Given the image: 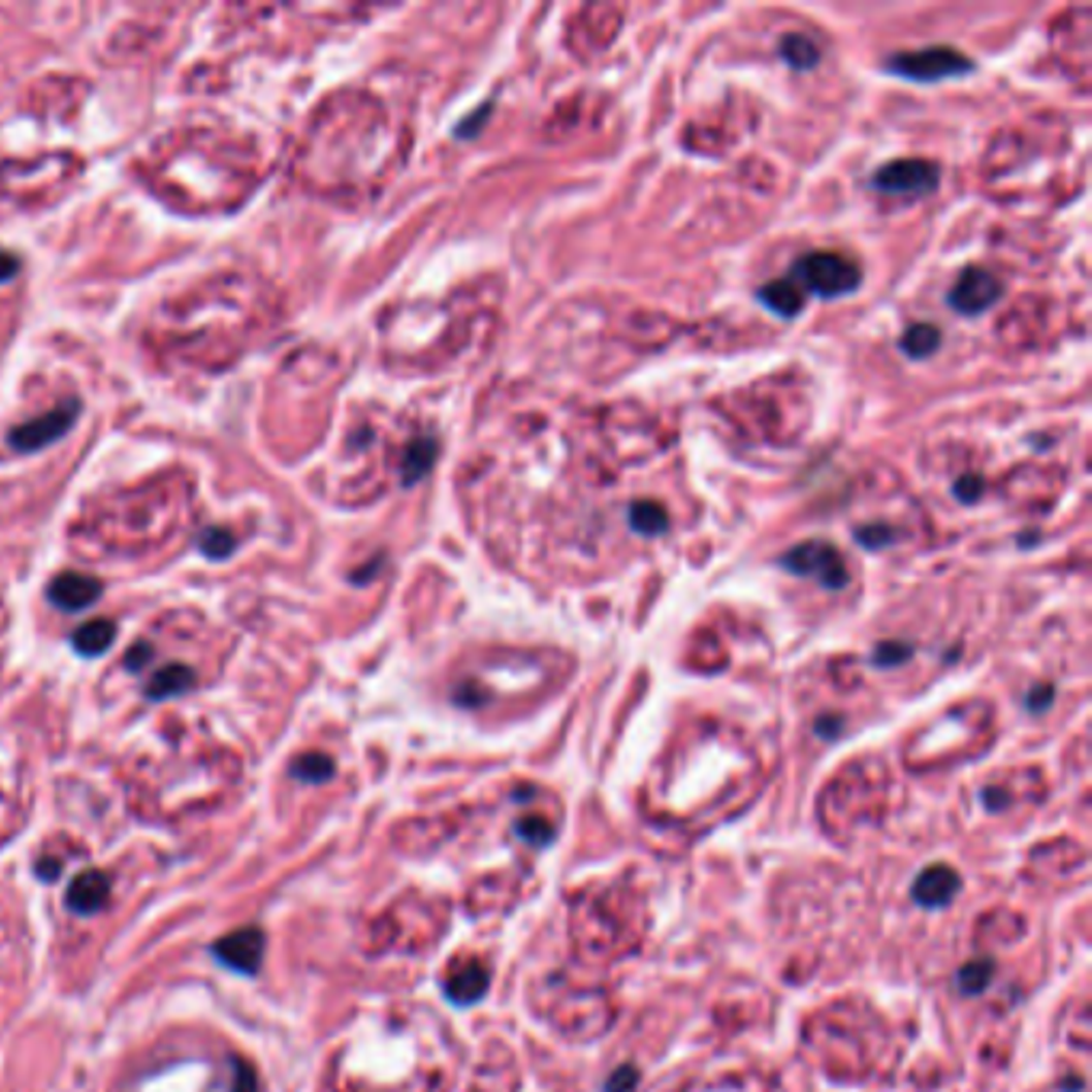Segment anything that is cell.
<instances>
[{
	"label": "cell",
	"instance_id": "obj_1",
	"mask_svg": "<svg viewBox=\"0 0 1092 1092\" xmlns=\"http://www.w3.org/2000/svg\"><path fill=\"white\" fill-rule=\"evenodd\" d=\"M795 283L801 286V292H814L821 298H839L859 289L862 269L842 254L817 251L795 263Z\"/></svg>",
	"mask_w": 1092,
	"mask_h": 1092
},
{
	"label": "cell",
	"instance_id": "obj_2",
	"mask_svg": "<svg viewBox=\"0 0 1092 1092\" xmlns=\"http://www.w3.org/2000/svg\"><path fill=\"white\" fill-rule=\"evenodd\" d=\"M778 565H782L785 571H792V574H798V577H814L827 589H842L849 583L846 560H842L836 545L821 542V539H810V542L795 545L792 551H785L782 557H778Z\"/></svg>",
	"mask_w": 1092,
	"mask_h": 1092
},
{
	"label": "cell",
	"instance_id": "obj_3",
	"mask_svg": "<svg viewBox=\"0 0 1092 1092\" xmlns=\"http://www.w3.org/2000/svg\"><path fill=\"white\" fill-rule=\"evenodd\" d=\"M888 71L907 77V81H942V77H955V74H967L974 68V61L961 55L958 49L949 45H932V49H920V52H900L894 58H888Z\"/></svg>",
	"mask_w": 1092,
	"mask_h": 1092
},
{
	"label": "cell",
	"instance_id": "obj_4",
	"mask_svg": "<svg viewBox=\"0 0 1092 1092\" xmlns=\"http://www.w3.org/2000/svg\"><path fill=\"white\" fill-rule=\"evenodd\" d=\"M871 186L881 193H897V196H929L935 186H939V167H935L932 161H920V158L891 161L875 170Z\"/></svg>",
	"mask_w": 1092,
	"mask_h": 1092
},
{
	"label": "cell",
	"instance_id": "obj_5",
	"mask_svg": "<svg viewBox=\"0 0 1092 1092\" xmlns=\"http://www.w3.org/2000/svg\"><path fill=\"white\" fill-rule=\"evenodd\" d=\"M263 952H266V935L257 926L234 929V932L225 935V939H218L212 945V955H215L218 964H225L228 971H237V974H247V977L260 971Z\"/></svg>",
	"mask_w": 1092,
	"mask_h": 1092
},
{
	"label": "cell",
	"instance_id": "obj_6",
	"mask_svg": "<svg viewBox=\"0 0 1092 1092\" xmlns=\"http://www.w3.org/2000/svg\"><path fill=\"white\" fill-rule=\"evenodd\" d=\"M1000 295H1003L1000 279L990 276V272L981 269V266H967V269L958 276L955 289L949 292V304H952L955 311H961V315H984L990 304L1000 301Z\"/></svg>",
	"mask_w": 1092,
	"mask_h": 1092
},
{
	"label": "cell",
	"instance_id": "obj_7",
	"mask_svg": "<svg viewBox=\"0 0 1092 1092\" xmlns=\"http://www.w3.org/2000/svg\"><path fill=\"white\" fill-rule=\"evenodd\" d=\"M77 420V404L68 400L65 408H55L52 414L39 417V420H29L23 426H17L10 432V446L20 449V452H36L49 443H55L58 436H65Z\"/></svg>",
	"mask_w": 1092,
	"mask_h": 1092
},
{
	"label": "cell",
	"instance_id": "obj_8",
	"mask_svg": "<svg viewBox=\"0 0 1092 1092\" xmlns=\"http://www.w3.org/2000/svg\"><path fill=\"white\" fill-rule=\"evenodd\" d=\"M106 900H109V878L103 875V871H97V868H90V871H81V875H74L71 885H68V894H65L68 910L84 913V917L103 910Z\"/></svg>",
	"mask_w": 1092,
	"mask_h": 1092
},
{
	"label": "cell",
	"instance_id": "obj_9",
	"mask_svg": "<svg viewBox=\"0 0 1092 1092\" xmlns=\"http://www.w3.org/2000/svg\"><path fill=\"white\" fill-rule=\"evenodd\" d=\"M100 592H103L100 580H93V577H87V574H71V571L61 574V577H55L52 586H49L52 603L61 606V609H68V612H77V609L93 606V603L100 600Z\"/></svg>",
	"mask_w": 1092,
	"mask_h": 1092
},
{
	"label": "cell",
	"instance_id": "obj_10",
	"mask_svg": "<svg viewBox=\"0 0 1092 1092\" xmlns=\"http://www.w3.org/2000/svg\"><path fill=\"white\" fill-rule=\"evenodd\" d=\"M958 875L952 868L945 865H935L929 871H923L917 888H913V897L923 903V907H945V903L958 894Z\"/></svg>",
	"mask_w": 1092,
	"mask_h": 1092
},
{
	"label": "cell",
	"instance_id": "obj_11",
	"mask_svg": "<svg viewBox=\"0 0 1092 1092\" xmlns=\"http://www.w3.org/2000/svg\"><path fill=\"white\" fill-rule=\"evenodd\" d=\"M760 301L778 318H795L804 308V292L795 279H772L769 286L760 289Z\"/></svg>",
	"mask_w": 1092,
	"mask_h": 1092
},
{
	"label": "cell",
	"instance_id": "obj_12",
	"mask_svg": "<svg viewBox=\"0 0 1092 1092\" xmlns=\"http://www.w3.org/2000/svg\"><path fill=\"white\" fill-rule=\"evenodd\" d=\"M193 682H196V673L186 664H167V667H161L158 673L148 679L144 696L148 699H170V696H180L186 689H193Z\"/></svg>",
	"mask_w": 1092,
	"mask_h": 1092
},
{
	"label": "cell",
	"instance_id": "obj_13",
	"mask_svg": "<svg viewBox=\"0 0 1092 1092\" xmlns=\"http://www.w3.org/2000/svg\"><path fill=\"white\" fill-rule=\"evenodd\" d=\"M487 987V967L481 964H464L455 967V974L446 981V993L455 1003H475Z\"/></svg>",
	"mask_w": 1092,
	"mask_h": 1092
},
{
	"label": "cell",
	"instance_id": "obj_14",
	"mask_svg": "<svg viewBox=\"0 0 1092 1092\" xmlns=\"http://www.w3.org/2000/svg\"><path fill=\"white\" fill-rule=\"evenodd\" d=\"M436 449H440V446H436V440H426V436L408 446V452H404V461H400V478H404V484L411 487V484H417V481L429 472L432 458H436Z\"/></svg>",
	"mask_w": 1092,
	"mask_h": 1092
},
{
	"label": "cell",
	"instance_id": "obj_15",
	"mask_svg": "<svg viewBox=\"0 0 1092 1092\" xmlns=\"http://www.w3.org/2000/svg\"><path fill=\"white\" fill-rule=\"evenodd\" d=\"M629 525L641 536H664L670 528V516L661 504L653 501H638L629 507Z\"/></svg>",
	"mask_w": 1092,
	"mask_h": 1092
},
{
	"label": "cell",
	"instance_id": "obj_16",
	"mask_svg": "<svg viewBox=\"0 0 1092 1092\" xmlns=\"http://www.w3.org/2000/svg\"><path fill=\"white\" fill-rule=\"evenodd\" d=\"M113 638H116V625L100 618V621H87V625H81L71 641L81 653H87V657H97V653H103L113 644Z\"/></svg>",
	"mask_w": 1092,
	"mask_h": 1092
},
{
	"label": "cell",
	"instance_id": "obj_17",
	"mask_svg": "<svg viewBox=\"0 0 1092 1092\" xmlns=\"http://www.w3.org/2000/svg\"><path fill=\"white\" fill-rule=\"evenodd\" d=\"M778 55H782L789 65L798 68V71L814 68L817 61H821V49L810 42L807 36H801V33H789L782 42H778Z\"/></svg>",
	"mask_w": 1092,
	"mask_h": 1092
},
{
	"label": "cell",
	"instance_id": "obj_18",
	"mask_svg": "<svg viewBox=\"0 0 1092 1092\" xmlns=\"http://www.w3.org/2000/svg\"><path fill=\"white\" fill-rule=\"evenodd\" d=\"M939 343H942V336L932 324H917V327H910L907 333H903L900 350L907 356H913V359H926V356H932L935 350H939Z\"/></svg>",
	"mask_w": 1092,
	"mask_h": 1092
},
{
	"label": "cell",
	"instance_id": "obj_19",
	"mask_svg": "<svg viewBox=\"0 0 1092 1092\" xmlns=\"http://www.w3.org/2000/svg\"><path fill=\"white\" fill-rule=\"evenodd\" d=\"M292 775L301 778V782H327V778L333 775V760L324 753H304L295 760Z\"/></svg>",
	"mask_w": 1092,
	"mask_h": 1092
},
{
	"label": "cell",
	"instance_id": "obj_20",
	"mask_svg": "<svg viewBox=\"0 0 1092 1092\" xmlns=\"http://www.w3.org/2000/svg\"><path fill=\"white\" fill-rule=\"evenodd\" d=\"M990 974H993V964H990V961H974V964H967L964 971L958 974V984H961L964 993H981V990L987 987V977H990Z\"/></svg>",
	"mask_w": 1092,
	"mask_h": 1092
},
{
	"label": "cell",
	"instance_id": "obj_21",
	"mask_svg": "<svg viewBox=\"0 0 1092 1092\" xmlns=\"http://www.w3.org/2000/svg\"><path fill=\"white\" fill-rule=\"evenodd\" d=\"M856 542L865 545V548H885L894 542V528L888 525H862L856 528Z\"/></svg>",
	"mask_w": 1092,
	"mask_h": 1092
},
{
	"label": "cell",
	"instance_id": "obj_22",
	"mask_svg": "<svg viewBox=\"0 0 1092 1092\" xmlns=\"http://www.w3.org/2000/svg\"><path fill=\"white\" fill-rule=\"evenodd\" d=\"M231 1070H234V1086L231 1092H260V1083H257V1073L254 1067L247 1064V1060H231Z\"/></svg>",
	"mask_w": 1092,
	"mask_h": 1092
},
{
	"label": "cell",
	"instance_id": "obj_23",
	"mask_svg": "<svg viewBox=\"0 0 1092 1092\" xmlns=\"http://www.w3.org/2000/svg\"><path fill=\"white\" fill-rule=\"evenodd\" d=\"M910 653H913L910 644H894V641H888V644H881V647L875 650V664H878V667H897V664L907 661Z\"/></svg>",
	"mask_w": 1092,
	"mask_h": 1092
},
{
	"label": "cell",
	"instance_id": "obj_24",
	"mask_svg": "<svg viewBox=\"0 0 1092 1092\" xmlns=\"http://www.w3.org/2000/svg\"><path fill=\"white\" fill-rule=\"evenodd\" d=\"M952 493H955V501H961V504H977L981 493H984V481H981L977 475L958 478L955 487H952Z\"/></svg>",
	"mask_w": 1092,
	"mask_h": 1092
},
{
	"label": "cell",
	"instance_id": "obj_25",
	"mask_svg": "<svg viewBox=\"0 0 1092 1092\" xmlns=\"http://www.w3.org/2000/svg\"><path fill=\"white\" fill-rule=\"evenodd\" d=\"M519 836L533 842V846H548V842H551V830H548V824H542L539 817L519 821Z\"/></svg>",
	"mask_w": 1092,
	"mask_h": 1092
},
{
	"label": "cell",
	"instance_id": "obj_26",
	"mask_svg": "<svg viewBox=\"0 0 1092 1092\" xmlns=\"http://www.w3.org/2000/svg\"><path fill=\"white\" fill-rule=\"evenodd\" d=\"M231 548H234V539L225 533V528H212V533L205 536V542H202V551L212 554V557H225Z\"/></svg>",
	"mask_w": 1092,
	"mask_h": 1092
},
{
	"label": "cell",
	"instance_id": "obj_27",
	"mask_svg": "<svg viewBox=\"0 0 1092 1092\" xmlns=\"http://www.w3.org/2000/svg\"><path fill=\"white\" fill-rule=\"evenodd\" d=\"M20 269V263L10 257V254H4V251H0V283H4V279H10L13 272Z\"/></svg>",
	"mask_w": 1092,
	"mask_h": 1092
},
{
	"label": "cell",
	"instance_id": "obj_28",
	"mask_svg": "<svg viewBox=\"0 0 1092 1092\" xmlns=\"http://www.w3.org/2000/svg\"><path fill=\"white\" fill-rule=\"evenodd\" d=\"M1048 702H1051V685H1045V689H1035L1032 699H1028V708L1038 711V708H1045Z\"/></svg>",
	"mask_w": 1092,
	"mask_h": 1092
},
{
	"label": "cell",
	"instance_id": "obj_29",
	"mask_svg": "<svg viewBox=\"0 0 1092 1092\" xmlns=\"http://www.w3.org/2000/svg\"><path fill=\"white\" fill-rule=\"evenodd\" d=\"M58 871H61V865H58V862H39V875H42V878H49V881H52V878H58Z\"/></svg>",
	"mask_w": 1092,
	"mask_h": 1092
}]
</instances>
